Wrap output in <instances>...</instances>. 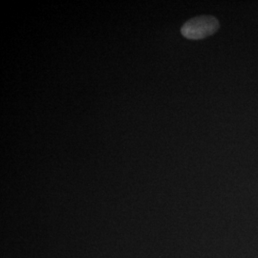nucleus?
Listing matches in <instances>:
<instances>
[{
  "instance_id": "1",
  "label": "nucleus",
  "mask_w": 258,
  "mask_h": 258,
  "mask_svg": "<svg viewBox=\"0 0 258 258\" xmlns=\"http://www.w3.org/2000/svg\"><path fill=\"white\" fill-rule=\"evenodd\" d=\"M220 28L219 20L213 16L204 15L187 20L181 28L183 37L192 40L211 37Z\"/></svg>"
}]
</instances>
